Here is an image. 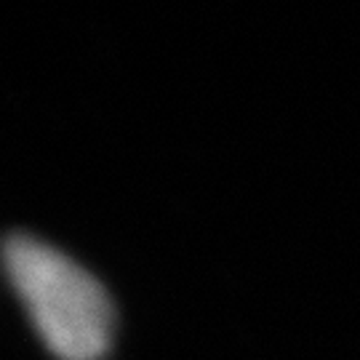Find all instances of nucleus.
Listing matches in <instances>:
<instances>
[{"mask_svg":"<svg viewBox=\"0 0 360 360\" xmlns=\"http://www.w3.org/2000/svg\"><path fill=\"white\" fill-rule=\"evenodd\" d=\"M0 257L13 291L56 358H107L115 334V309L94 275L27 232H11L0 243Z\"/></svg>","mask_w":360,"mask_h":360,"instance_id":"nucleus-1","label":"nucleus"}]
</instances>
